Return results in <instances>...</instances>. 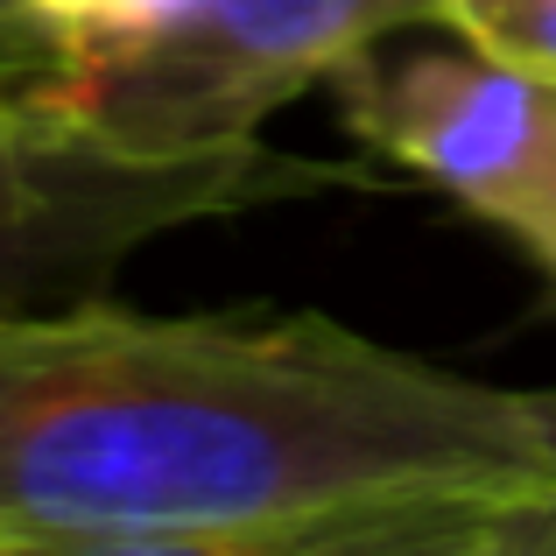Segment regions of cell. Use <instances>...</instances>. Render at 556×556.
I'll list each match as a JSON object with an SVG mask.
<instances>
[{
	"label": "cell",
	"mask_w": 556,
	"mask_h": 556,
	"mask_svg": "<svg viewBox=\"0 0 556 556\" xmlns=\"http://www.w3.org/2000/svg\"><path fill=\"white\" fill-rule=\"evenodd\" d=\"M0 556H556L529 388L317 311L0 317Z\"/></svg>",
	"instance_id": "6da1fadb"
},
{
	"label": "cell",
	"mask_w": 556,
	"mask_h": 556,
	"mask_svg": "<svg viewBox=\"0 0 556 556\" xmlns=\"http://www.w3.org/2000/svg\"><path fill=\"white\" fill-rule=\"evenodd\" d=\"M402 169L317 163L275 141L141 155L64 106H0V317L106 296L141 247L268 204L388 190Z\"/></svg>",
	"instance_id": "7a4b0ae2"
},
{
	"label": "cell",
	"mask_w": 556,
	"mask_h": 556,
	"mask_svg": "<svg viewBox=\"0 0 556 556\" xmlns=\"http://www.w3.org/2000/svg\"><path fill=\"white\" fill-rule=\"evenodd\" d=\"M416 22H437V0H198L155 42L85 64L64 113L141 155L226 149L254 141L303 85Z\"/></svg>",
	"instance_id": "3957f363"
},
{
	"label": "cell",
	"mask_w": 556,
	"mask_h": 556,
	"mask_svg": "<svg viewBox=\"0 0 556 556\" xmlns=\"http://www.w3.org/2000/svg\"><path fill=\"white\" fill-rule=\"evenodd\" d=\"M339 113L359 141L465 204L472 218L507 226L556 141V78L507 64L458 36V50H374L331 71Z\"/></svg>",
	"instance_id": "277c9868"
},
{
	"label": "cell",
	"mask_w": 556,
	"mask_h": 556,
	"mask_svg": "<svg viewBox=\"0 0 556 556\" xmlns=\"http://www.w3.org/2000/svg\"><path fill=\"white\" fill-rule=\"evenodd\" d=\"M85 56L42 0H0V106H64Z\"/></svg>",
	"instance_id": "5b68a950"
},
{
	"label": "cell",
	"mask_w": 556,
	"mask_h": 556,
	"mask_svg": "<svg viewBox=\"0 0 556 556\" xmlns=\"http://www.w3.org/2000/svg\"><path fill=\"white\" fill-rule=\"evenodd\" d=\"M437 22L535 78H556V0H437Z\"/></svg>",
	"instance_id": "8992f818"
},
{
	"label": "cell",
	"mask_w": 556,
	"mask_h": 556,
	"mask_svg": "<svg viewBox=\"0 0 556 556\" xmlns=\"http://www.w3.org/2000/svg\"><path fill=\"white\" fill-rule=\"evenodd\" d=\"M42 8L71 28V42H78L85 64H99V56H113V50L155 42L163 28H177L198 0H42ZM78 78H85V71H78Z\"/></svg>",
	"instance_id": "52a82bcc"
},
{
	"label": "cell",
	"mask_w": 556,
	"mask_h": 556,
	"mask_svg": "<svg viewBox=\"0 0 556 556\" xmlns=\"http://www.w3.org/2000/svg\"><path fill=\"white\" fill-rule=\"evenodd\" d=\"M501 232L535 261V268L549 275V289H556V141H549L543 169H535V184L521 190V204L507 212V226H501Z\"/></svg>",
	"instance_id": "ba28073f"
},
{
	"label": "cell",
	"mask_w": 556,
	"mask_h": 556,
	"mask_svg": "<svg viewBox=\"0 0 556 556\" xmlns=\"http://www.w3.org/2000/svg\"><path fill=\"white\" fill-rule=\"evenodd\" d=\"M529 416H535L543 451H549V465H556V388H529Z\"/></svg>",
	"instance_id": "9c48e42d"
}]
</instances>
